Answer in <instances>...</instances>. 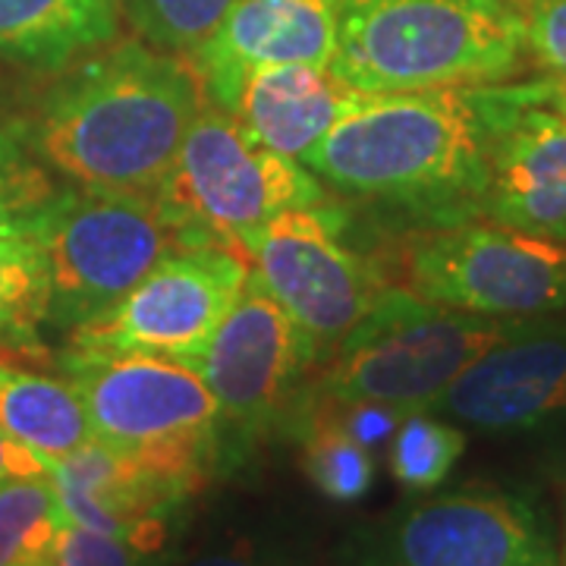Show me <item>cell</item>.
Returning a JSON list of instances; mask_svg holds the SVG:
<instances>
[{
  "label": "cell",
  "instance_id": "cell-1",
  "mask_svg": "<svg viewBox=\"0 0 566 566\" xmlns=\"http://www.w3.org/2000/svg\"><path fill=\"white\" fill-rule=\"evenodd\" d=\"M202 104L192 63L126 39L63 70L29 129L44 164L80 189L151 196Z\"/></svg>",
  "mask_w": 566,
  "mask_h": 566
},
{
  "label": "cell",
  "instance_id": "cell-2",
  "mask_svg": "<svg viewBox=\"0 0 566 566\" xmlns=\"http://www.w3.org/2000/svg\"><path fill=\"white\" fill-rule=\"evenodd\" d=\"M334 192L403 227L485 218V126L472 88L368 95L308 155Z\"/></svg>",
  "mask_w": 566,
  "mask_h": 566
},
{
  "label": "cell",
  "instance_id": "cell-3",
  "mask_svg": "<svg viewBox=\"0 0 566 566\" xmlns=\"http://www.w3.org/2000/svg\"><path fill=\"white\" fill-rule=\"evenodd\" d=\"M526 63L513 0H340L331 70L368 95L501 85Z\"/></svg>",
  "mask_w": 566,
  "mask_h": 566
},
{
  "label": "cell",
  "instance_id": "cell-4",
  "mask_svg": "<svg viewBox=\"0 0 566 566\" xmlns=\"http://www.w3.org/2000/svg\"><path fill=\"white\" fill-rule=\"evenodd\" d=\"M510 327L513 322L504 318L424 303L390 283L363 322L315 365L293 422L312 403H385L400 412L431 409Z\"/></svg>",
  "mask_w": 566,
  "mask_h": 566
},
{
  "label": "cell",
  "instance_id": "cell-5",
  "mask_svg": "<svg viewBox=\"0 0 566 566\" xmlns=\"http://www.w3.org/2000/svg\"><path fill=\"white\" fill-rule=\"evenodd\" d=\"M61 371L82 397L98 441L189 491L221 472L218 403L192 363L70 346Z\"/></svg>",
  "mask_w": 566,
  "mask_h": 566
},
{
  "label": "cell",
  "instance_id": "cell-6",
  "mask_svg": "<svg viewBox=\"0 0 566 566\" xmlns=\"http://www.w3.org/2000/svg\"><path fill=\"white\" fill-rule=\"evenodd\" d=\"M41 243L51 268L48 322L63 331L104 315L164 259L221 245L170 211L158 192L80 186L63 189L41 227Z\"/></svg>",
  "mask_w": 566,
  "mask_h": 566
},
{
  "label": "cell",
  "instance_id": "cell-7",
  "mask_svg": "<svg viewBox=\"0 0 566 566\" xmlns=\"http://www.w3.org/2000/svg\"><path fill=\"white\" fill-rule=\"evenodd\" d=\"M394 281L424 303L485 318H538L566 308V243L488 218L403 227Z\"/></svg>",
  "mask_w": 566,
  "mask_h": 566
},
{
  "label": "cell",
  "instance_id": "cell-8",
  "mask_svg": "<svg viewBox=\"0 0 566 566\" xmlns=\"http://www.w3.org/2000/svg\"><path fill=\"white\" fill-rule=\"evenodd\" d=\"M192 365L218 403L227 472L271 434H286L318 353L252 268L240 300Z\"/></svg>",
  "mask_w": 566,
  "mask_h": 566
},
{
  "label": "cell",
  "instance_id": "cell-9",
  "mask_svg": "<svg viewBox=\"0 0 566 566\" xmlns=\"http://www.w3.org/2000/svg\"><path fill=\"white\" fill-rule=\"evenodd\" d=\"M158 196L205 237L240 252H249L259 230L281 211L318 208L327 199L312 170L259 145L230 111L208 98Z\"/></svg>",
  "mask_w": 566,
  "mask_h": 566
},
{
  "label": "cell",
  "instance_id": "cell-10",
  "mask_svg": "<svg viewBox=\"0 0 566 566\" xmlns=\"http://www.w3.org/2000/svg\"><path fill=\"white\" fill-rule=\"evenodd\" d=\"M255 274L315 346L318 363L363 322L390 286L378 259H365L324 208H290L249 245Z\"/></svg>",
  "mask_w": 566,
  "mask_h": 566
},
{
  "label": "cell",
  "instance_id": "cell-11",
  "mask_svg": "<svg viewBox=\"0 0 566 566\" xmlns=\"http://www.w3.org/2000/svg\"><path fill=\"white\" fill-rule=\"evenodd\" d=\"M252 274L249 252L199 245L164 259L120 303L70 331V346L148 353L192 363Z\"/></svg>",
  "mask_w": 566,
  "mask_h": 566
},
{
  "label": "cell",
  "instance_id": "cell-12",
  "mask_svg": "<svg viewBox=\"0 0 566 566\" xmlns=\"http://www.w3.org/2000/svg\"><path fill=\"white\" fill-rule=\"evenodd\" d=\"M371 566H560V557L528 497L460 488L385 523L371 538Z\"/></svg>",
  "mask_w": 566,
  "mask_h": 566
},
{
  "label": "cell",
  "instance_id": "cell-13",
  "mask_svg": "<svg viewBox=\"0 0 566 566\" xmlns=\"http://www.w3.org/2000/svg\"><path fill=\"white\" fill-rule=\"evenodd\" d=\"M431 412L494 438H566V308L513 322Z\"/></svg>",
  "mask_w": 566,
  "mask_h": 566
},
{
  "label": "cell",
  "instance_id": "cell-14",
  "mask_svg": "<svg viewBox=\"0 0 566 566\" xmlns=\"http://www.w3.org/2000/svg\"><path fill=\"white\" fill-rule=\"evenodd\" d=\"M472 92L485 126V218L566 243V120L516 82Z\"/></svg>",
  "mask_w": 566,
  "mask_h": 566
},
{
  "label": "cell",
  "instance_id": "cell-15",
  "mask_svg": "<svg viewBox=\"0 0 566 566\" xmlns=\"http://www.w3.org/2000/svg\"><path fill=\"white\" fill-rule=\"evenodd\" d=\"M48 482L66 523L120 538L151 557L161 554L174 516L196 494L98 438L51 465Z\"/></svg>",
  "mask_w": 566,
  "mask_h": 566
},
{
  "label": "cell",
  "instance_id": "cell-16",
  "mask_svg": "<svg viewBox=\"0 0 566 566\" xmlns=\"http://www.w3.org/2000/svg\"><path fill=\"white\" fill-rule=\"evenodd\" d=\"M340 0H237L186 61L202 82L205 98L233 111L240 85L259 66H331Z\"/></svg>",
  "mask_w": 566,
  "mask_h": 566
},
{
  "label": "cell",
  "instance_id": "cell-17",
  "mask_svg": "<svg viewBox=\"0 0 566 566\" xmlns=\"http://www.w3.org/2000/svg\"><path fill=\"white\" fill-rule=\"evenodd\" d=\"M365 98L368 92L353 88L331 66L277 63L245 76L230 114L259 145L305 161V155Z\"/></svg>",
  "mask_w": 566,
  "mask_h": 566
},
{
  "label": "cell",
  "instance_id": "cell-18",
  "mask_svg": "<svg viewBox=\"0 0 566 566\" xmlns=\"http://www.w3.org/2000/svg\"><path fill=\"white\" fill-rule=\"evenodd\" d=\"M120 0H0V61L63 73L120 39Z\"/></svg>",
  "mask_w": 566,
  "mask_h": 566
},
{
  "label": "cell",
  "instance_id": "cell-19",
  "mask_svg": "<svg viewBox=\"0 0 566 566\" xmlns=\"http://www.w3.org/2000/svg\"><path fill=\"white\" fill-rule=\"evenodd\" d=\"M0 431L10 441L29 447L48 469L95 438L82 397L66 378L41 375L3 359Z\"/></svg>",
  "mask_w": 566,
  "mask_h": 566
},
{
  "label": "cell",
  "instance_id": "cell-20",
  "mask_svg": "<svg viewBox=\"0 0 566 566\" xmlns=\"http://www.w3.org/2000/svg\"><path fill=\"white\" fill-rule=\"evenodd\" d=\"M63 186L51 177L25 123H0V237H41Z\"/></svg>",
  "mask_w": 566,
  "mask_h": 566
},
{
  "label": "cell",
  "instance_id": "cell-21",
  "mask_svg": "<svg viewBox=\"0 0 566 566\" xmlns=\"http://www.w3.org/2000/svg\"><path fill=\"white\" fill-rule=\"evenodd\" d=\"M51 308V268L41 237H0V346L35 349Z\"/></svg>",
  "mask_w": 566,
  "mask_h": 566
},
{
  "label": "cell",
  "instance_id": "cell-22",
  "mask_svg": "<svg viewBox=\"0 0 566 566\" xmlns=\"http://www.w3.org/2000/svg\"><path fill=\"white\" fill-rule=\"evenodd\" d=\"M61 526L48 475L0 482V566H54Z\"/></svg>",
  "mask_w": 566,
  "mask_h": 566
},
{
  "label": "cell",
  "instance_id": "cell-23",
  "mask_svg": "<svg viewBox=\"0 0 566 566\" xmlns=\"http://www.w3.org/2000/svg\"><path fill=\"white\" fill-rule=\"evenodd\" d=\"M303 444V469L308 482L337 504H353L375 482V460L368 447L353 441L322 409H308L293 434Z\"/></svg>",
  "mask_w": 566,
  "mask_h": 566
},
{
  "label": "cell",
  "instance_id": "cell-24",
  "mask_svg": "<svg viewBox=\"0 0 566 566\" xmlns=\"http://www.w3.org/2000/svg\"><path fill=\"white\" fill-rule=\"evenodd\" d=\"M465 453L463 424L450 422L431 409L406 412L394 431L390 472L406 491H434L444 485L453 465Z\"/></svg>",
  "mask_w": 566,
  "mask_h": 566
},
{
  "label": "cell",
  "instance_id": "cell-25",
  "mask_svg": "<svg viewBox=\"0 0 566 566\" xmlns=\"http://www.w3.org/2000/svg\"><path fill=\"white\" fill-rule=\"evenodd\" d=\"M237 0H120L123 20L142 41L189 57Z\"/></svg>",
  "mask_w": 566,
  "mask_h": 566
},
{
  "label": "cell",
  "instance_id": "cell-26",
  "mask_svg": "<svg viewBox=\"0 0 566 566\" xmlns=\"http://www.w3.org/2000/svg\"><path fill=\"white\" fill-rule=\"evenodd\" d=\"M526 54L545 76L566 80V0H520Z\"/></svg>",
  "mask_w": 566,
  "mask_h": 566
},
{
  "label": "cell",
  "instance_id": "cell-27",
  "mask_svg": "<svg viewBox=\"0 0 566 566\" xmlns=\"http://www.w3.org/2000/svg\"><path fill=\"white\" fill-rule=\"evenodd\" d=\"M151 554L126 545L120 538H107L98 532L73 526L63 520L54 545V566H148Z\"/></svg>",
  "mask_w": 566,
  "mask_h": 566
},
{
  "label": "cell",
  "instance_id": "cell-28",
  "mask_svg": "<svg viewBox=\"0 0 566 566\" xmlns=\"http://www.w3.org/2000/svg\"><path fill=\"white\" fill-rule=\"evenodd\" d=\"M35 475H48V465L41 463L29 447L10 441L0 431V482H7V479H35Z\"/></svg>",
  "mask_w": 566,
  "mask_h": 566
},
{
  "label": "cell",
  "instance_id": "cell-29",
  "mask_svg": "<svg viewBox=\"0 0 566 566\" xmlns=\"http://www.w3.org/2000/svg\"><path fill=\"white\" fill-rule=\"evenodd\" d=\"M516 88L526 95L528 102L542 104L547 111H554L560 120H566V80L564 76H542L532 82H516Z\"/></svg>",
  "mask_w": 566,
  "mask_h": 566
},
{
  "label": "cell",
  "instance_id": "cell-30",
  "mask_svg": "<svg viewBox=\"0 0 566 566\" xmlns=\"http://www.w3.org/2000/svg\"><path fill=\"white\" fill-rule=\"evenodd\" d=\"M186 566H283L277 560H264V557H255V554H240V551H233V554H208V557H199V560H192V564Z\"/></svg>",
  "mask_w": 566,
  "mask_h": 566
},
{
  "label": "cell",
  "instance_id": "cell-31",
  "mask_svg": "<svg viewBox=\"0 0 566 566\" xmlns=\"http://www.w3.org/2000/svg\"><path fill=\"white\" fill-rule=\"evenodd\" d=\"M560 566H566V542H564V564H560Z\"/></svg>",
  "mask_w": 566,
  "mask_h": 566
},
{
  "label": "cell",
  "instance_id": "cell-32",
  "mask_svg": "<svg viewBox=\"0 0 566 566\" xmlns=\"http://www.w3.org/2000/svg\"><path fill=\"white\" fill-rule=\"evenodd\" d=\"M513 3H520V0H513Z\"/></svg>",
  "mask_w": 566,
  "mask_h": 566
}]
</instances>
